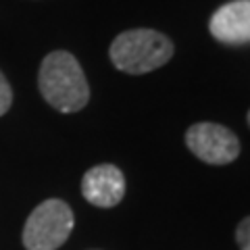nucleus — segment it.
<instances>
[{"label": "nucleus", "instance_id": "1a4fd4ad", "mask_svg": "<svg viewBox=\"0 0 250 250\" xmlns=\"http://www.w3.org/2000/svg\"><path fill=\"white\" fill-rule=\"evenodd\" d=\"M246 119H248V125H250V111H248V117H246Z\"/></svg>", "mask_w": 250, "mask_h": 250}, {"label": "nucleus", "instance_id": "39448f33", "mask_svg": "<svg viewBox=\"0 0 250 250\" xmlns=\"http://www.w3.org/2000/svg\"><path fill=\"white\" fill-rule=\"evenodd\" d=\"M208 31L228 46L250 44V0H231L219 6L208 19Z\"/></svg>", "mask_w": 250, "mask_h": 250}, {"label": "nucleus", "instance_id": "f03ea898", "mask_svg": "<svg viewBox=\"0 0 250 250\" xmlns=\"http://www.w3.org/2000/svg\"><path fill=\"white\" fill-rule=\"evenodd\" d=\"M175 52L173 42L165 34L148 27L121 31L108 48L113 65L123 73L144 75L167 65Z\"/></svg>", "mask_w": 250, "mask_h": 250}, {"label": "nucleus", "instance_id": "0eeeda50", "mask_svg": "<svg viewBox=\"0 0 250 250\" xmlns=\"http://www.w3.org/2000/svg\"><path fill=\"white\" fill-rule=\"evenodd\" d=\"M11 104H13V90L9 82H6V77L2 75V71H0V117L9 111Z\"/></svg>", "mask_w": 250, "mask_h": 250}, {"label": "nucleus", "instance_id": "6e6552de", "mask_svg": "<svg viewBox=\"0 0 250 250\" xmlns=\"http://www.w3.org/2000/svg\"><path fill=\"white\" fill-rule=\"evenodd\" d=\"M236 242L240 250H250V217L242 219L236 228Z\"/></svg>", "mask_w": 250, "mask_h": 250}, {"label": "nucleus", "instance_id": "f257e3e1", "mask_svg": "<svg viewBox=\"0 0 250 250\" xmlns=\"http://www.w3.org/2000/svg\"><path fill=\"white\" fill-rule=\"evenodd\" d=\"M38 88L42 98L59 113H77L90 100V85L83 69L67 50L46 54L38 73Z\"/></svg>", "mask_w": 250, "mask_h": 250}, {"label": "nucleus", "instance_id": "20e7f679", "mask_svg": "<svg viewBox=\"0 0 250 250\" xmlns=\"http://www.w3.org/2000/svg\"><path fill=\"white\" fill-rule=\"evenodd\" d=\"M186 146L208 165H229L240 156V140L229 127L219 123H194L186 131Z\"/></svg>", "mask_w": 250, "mask_h": 250}, {"label": "nucleus", "instance_id": "423d86ee", "mask_svg": "<svg viewBox=\"0 0 250 250\" xmlns=\"http://www.w3.org/2000/svg\"><path fill=\"white\" fill-rule=\"evenodd\" d=\"M83 198L94 207L111 208L117 207L125 196V175L119 167L104 163L85 171L82 179Z\"/></svg>", "mask_w": 250, "mask_h": 250}, {"label": "nucleus", "instance_id": "7ed1b4c3", "mask_svg": "<svg viewBox=\"0 0 250 250\" xmlns=\"http://www.w3.org/2000/svg\"><path fill=\"white\" fill-rule=\"evenodd\" d=\"M75 217L65 200L48 198L38 205L23 225V246L27 250H57L71 236Z\"/></svg>", "mask_w": 250, "mask_h": 250}]
</instances>
